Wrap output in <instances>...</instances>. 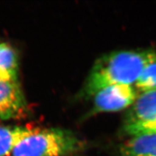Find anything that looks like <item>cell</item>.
I'll return each instance as SVG.
<instances>
[{
    "mask_svg": "<svg viewBox=\"0 0 156 156\" xmlns=\"http://www.w3.org/2000/svg\"><path fill=\"white\" fill-rule=\"evenodd\" d=\"M156 61V51H119L98 58L77 93V98H91L98 91L114 85L135 84L148 64Z\"/></svg>",
    "mask_w": 156,
    "mask_h": 156,
    "instance_id": "obj_1",
    "label": "cell"
},
{
    "mask_svg": "<svg viewBox=\"0 0 156 156\" xmlns=\"http://www.w3.org/2000/svg\"><path fill=\"white\" fill-rule=\"evenodd\" d=\"M85 147V142L69 129L34 127L17 144L10 156H75Z\"/></svg>",
    "mask_w": 156,
    "mask_h": 156,
    "instance_id": "obj_2",
    "label": "cell"
},
{
    "mask_svg": "<svg viewBox=\"0 0 156 156\" xmlns=\"http://www.w3.org/2000/svg\"><path fill=\"white\" fill-rule=\"evenodd\" d=\"M123 130L131 136L156 132V89L138 95L126 115Z\"/></svg>",
    "mask_w": 156,
    "mask_h": 156,
    "instance_id": "obj_3",
    "label": "cell"
},
{
    "mask_svg": "<svg viewBox=\"0 0 156 156\" xmlns=\"http://www.w3.org/2000/svg\"><path fill=\"white\" fill-rule=\"evenodd\" d=\"M136 93L135 87L130 85H114L104 87L92 97L93 106L87 116L118 112L131 106L138 96Z\"/></svg>",
    "mask_w": 156,
    "mask_h": 156,
    "instance_id": "obj_4",
    "label": "cell"
},
{
    "mask_svg": "<svg viewBox=\"0 0 156 156\" xmlns=\"http://www.w3.org/2000/svg\"><path fill=\"white\" fill-rule=\"evenodd\" d=\"M28 113V103L19 82L0 81V120L20 119Z\"/></svg>",
    "mask_w": 156,
    "mask_h": 156,
    "instance_id": "obj_5",
    "label": "cell"
},
{
    "mask_svg": "<svg viewBox=\"0 0 156 156\" xmlns=\"http://www.w3.org/2000/svg\"><path fill=\"white\" fill-rule=\"evenodd\" d=\"M120 156H156V132L131 136L121 146Z\"/></svg>",
    "mask_w": 156,
    "mask_h": 156,
    "instance_id": "obj_6",
    "label": "cell"
},
{
    "mask_svg": "<svg viewBox=\"0 0 156 156\" xmlns=\"http://www.w3.org/2000/svg\"><path fill=\"white\" fill-rule=\"evenodd\" d=\"M19 57L8 42L0 41V81L18 82Z\"/></svg>",
    "mask_w": 156,
    "mask_h": 156,
    "instance_id": "obj_7",
    "label": "cell"
},
{
    "mask_svg": "<svg viewBox=\"0 0 156 156\" xmlns=\"http://www.w3.org/2000/svg\"><path fill=\"white\" fill-rule=\"evenodd\" d=\"M34 128L30 126L0 125V156H10L17 144Z\"/></svg>",
    "mask_w": 156,
    "mask_h": 156,
    "instance_id": "obj_8",
    "label": "cell"
},
{
    "mask_svg": "<svg viewBox=\"0 0 156 156\" xmlns=\"http://www.w3.org/2000/svg\"><path fill=\"white\" fill-rule=\"evenodd\" d=\"M136 90L141 92L156 89V61L148 64L134 84Z\"/></svg>",
    "mask_w": 156,
    "mask_h": 156,
    "instance_id": "obj_9",
    "label": "cell"
}]
</instances>
